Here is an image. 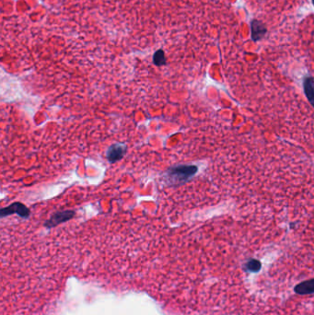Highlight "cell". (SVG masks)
I'll use <instances>...</instances> for the list:
<instances>
[{
	"label": "cell",
	"instance_id": "5b68a950",
	"mask_svg": "<svg viewBox=\"0 0 314 315\" xmlns=\"http://www.w3.org/2000/svg\"><path fill=\"white\" fill-rule=\"evenodd\" d=\"M267 29L262 22L258 20H254L252 22V37L254 41H258L262 39V37L265 35Z\"/></svg>",
	"mask_w": 314,
	"mask_h": 315
},
{
	"label": "cell",
	"instance_id": "8992f818",
	"mask_svg": "<svg viewBox=\"0 0 314 315\" xmlns=\"http://www.w3.org/2000/svg\"><path fill=\"white\" fill-rule=\"evenodd\" d=\"M304 89L309 101L314 106V80L312 77H307L304 81Z\"/></svg>",
	"mask_w": 314,
	"mask_h": 315
},
{
	"label": "cell",
	"instance_id": "7a4b0ae2",
	"mask_svg": "<svg viewBox=\"0 0 314 315\" xmlns=\"http://www.w3.org/2000/svg\"><path fill=\"white\" fill-rule=\"evenodd\" d=\"M12 214L18 215L22 219H28L30 217V211L29 208L20 202L13 203L10 206L0 210L1 218H5Z\"/></svg>",
	"mask_w": 314,
	"mask_h": 315
},
{
	"label": "cell",
	"instance_id": "6da1fadb",
	"mask_svg": "<svg viewBox=\"0 0 314 315\" xmlns=\"http://www.w3.org/2000/svg\"><path fill=\"white\" fill-rule=\"evenodd\" d=\"M198 168L196 165H177L170 167L167 170L163 179L168 185H183L196 175Z\"/></svg>",
	"mask_w": 314,
	"mask_h": 315
},
{
	"label": "cell",
	"instance_id": "3957f363",
	"mask_svg": "<svg viewBox=\"0 0 314 315\" xmlns=\"http://www.w3.org/2000/svg\"><path fill=\"white\" fill-rule=\"evenodd\" d=\"M75 216L74 210H62L57 211L54 214L52 215V217L44 222V227L47 229H52L54 227L58 226L59 224H62L64 222H66L68 220H72L73 217Z\"/></svg>",
	"mask_w": 314,
	"mask_h": 315
},
{
	"label": "cell",
	"instance_id": "277c9868",
	"mask_svg": "<svg viewBox=\"0 0 314 315\" xmlns=\"http://www.w3.org/2000/svg\"><path fill=\"white\" fill-rule=\"evenodd\" d=\"M126 147L124 144H113L111 145L106 151L107 161L110 163H115L116 161L122 160L125 157Z\"/></svg>",
	"mask_w": 314,
	"mask_h": 315
},
{
	"label": "cell",
	"instance_id": "52a82bcc",
	"mask_svg": "<svg viewBox=\"0 0 314 315\" xmlns=\"http://www.w3.org/2000/svg\"><path fill=\"white\" fill-rule=\"evenodd\" d=\"M313 3H314V0H313Z\"/></svg>",
	"mask_w": 314,
	"mask_h": 315
}]
</instances>
